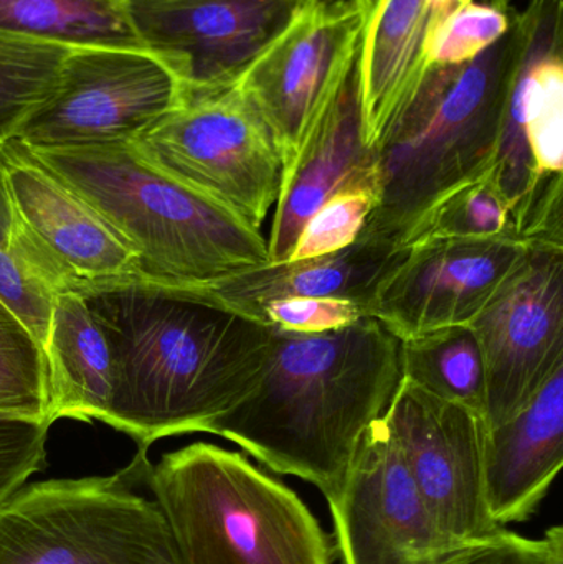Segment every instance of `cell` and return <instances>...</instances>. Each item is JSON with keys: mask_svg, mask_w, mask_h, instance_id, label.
<instances>
[{"mask_svg": "<svg viewBox=\"0 0 563 564\" xmlns=\"http://www.w3.org/2000/svg\"><path fill=\"white\" fill-rule=\"evenodd\" d=\"M370 158L372 151L364 144L356 62L281 177L267 240L271 264L290 260L304 225L331 195L372 172Z\"/></svg>", "mask_w": 563, "mask_h": 564, "instance_id": "ac0fdd59", "label": "cell"}, {"mask_svg": "<svg viewBox=\"0 0 563 564\" xmlns=\"http://www.w3.org/2000/svg\"><path fill=\"white\" fill-rule=\"evenodd\" d=\"M366 317L356 301L339 297H291L268 302L260 311L261 324L301 334H323L349 327Z\"/></svg>", "mask_w": 563, "mask_h": 564, "instance_id": "4dcf8cb0", "label": "cell"}, {"mask_svg": "<svg viewBox=\"0 0 563 564\" xmlns=\"http://www.w3.org/2000/svg\"><path fill=\"white\" fill-rule=\"evenodd\" d=\"M0 416L48 423V370L42 345L0 302ZM52 426V424H50Z\"/></svg>", "mask_w": 563, "mask_h": 564, "instance_id": "484cf974", "label": "cell"}, {"mask_svg": "<svg viewBox=\"0 0 563 564\" xmlns=\"http://www.w3.org/2000/svg\"><path fill=\"white\" fill-rule=\"evenodd\" d=\"M563 464V368L516 416L486 436L489 512L499 525L528 522Z\"/></svg>", "mask_w": 563, "mask_h": 564, "instance_id": "d6986e66", "label": "cell"}, {"mask_svg": "<svg viewBox=\"0 0 563 564\" xmlns=\"http://www.w3.org/2000/svg\"><path fill=\"white\" fill-rule=\"evenodd\" d=\"M115 367L102 423L148 453L155 441L212 434L253 391L270 358L273 327L151 281L85 295Z\"/></svg>", "mask_w": 563, "mask_h": 564, "instance_id": "6da1fadb", "label": "cell"}, {"mask_svg": "<svg viewBox=\"0 0 563 564\" xmlns=\"http://www.w3.org/2000/svg\"><path fill=\"white\" fill-rule=\"evenodd\" d=\"M75 46L0 32V144L15 139L50 98Z\"/></svg>", "mask_w": 563, "mask_h": 564, "instance_id": "cb8c5ba5", "label": "cell"}, {"mask_svg": "<svg viewBox=\"0 0 563 564\" xmlns=\"http://www.w3.org/2000/svg\"><path fill=\"white\" fill-rule=\"evenodd\" d=\"M495 238L518 241L512 234L511 205L489 169L440 197L416 221L405 248L422 241Z\"/></svg>", "mask_w": 563, "mask_h": 564, "instance_id": "d4e9b609", "label": "cell"}, {"mask_svg": "<svg viewBox=\"0 0 563 564\" xmlns=\"http://www.w3.org/2000/svg\"><path fill=\"white\" fill-rule=\"evenodd\" d=\"M138 453L112 476L25 484L0 503V564H178Z\"/></svg>", "mask_w": 563, "mask_h": 564, "instance_id": "8992f818", "label": "cell"}, {"mask_svg": "<svg viewBox=\"0 0 563 564\" xmlns=\"http://www.w3.org/2000/svg\"><path fill=\"white\" fill-rule=\"evenodd\" d=\"M377 202L373 172L344 185L304 225L288 261L326 257L346 250L359 240Z\"/></svg>", "mask_w": 563, "mask_h": 564, "instance_id": "4316f807", "label": "cell"}, {"mask_svg": "<svg viewBox=\"0 0 563 564\" xmlns=\"http://www.w3.org/2000/svg\"><path fill=\"white\" fill-rule=\"evenodd\" d=\"M400 370L402 378L422 390L485 416V370L469 325L436 328L400 340Z\"/></svg>", "mask_w": 563, "mask_h": 564, "instance_id": "603a6c76", "label": "cell"}, {"mask_svg": "<svg viewBox=\"0 0 563 564\" xmlns=\"http://www.w3.org/2000/svg\"><path fill=\"white\" fill-rule=\"evenodd\" d=\"M50 424L0 416V503L45 466Z\"/></svg>", "mask_w": 563, "mask_h": 564, "instance_id": "f546056e", "label": "cell"}, {"mask_svg": "<svg viewBox=\"0 0 563 564\" xmlns=\"http://www.w3.org/2000/svg\"><path fill=\"white\" fill-rule=\"evenodd\" d=\"M0 32L75 48H144L122 0H0Z\"/></svg>", "mask_w": 563, "mask_h": 564, "instance_id": "7402d4cb", "label": "cell"}, {"mask_svg": "<svg viewBox=\"0 0 563 564\" xmlns=\"http://www.w3.org/2000/svg\"><path fill=\"white\" fill-rule=\"evenodd\" d=\"M58 289L15 245L0 248V302L45 348Z\"/></svg>", "mask_w": 563, "mask_h": 564, "instance_id": "83f0119b", "label": "cell"}, {"mask_svg": "<svg viewBox=\"0 0 563 564\" xmlns=\"http://www.w3.org/2000/svg\"><path fill=\"white\" fill-rule=\"evenodd\" d=\"M383 420L433 522L448 542L466 549L508 529L489 512L485 476L488 424L481 413L400 378Z\"/></svg>", "mask_w": 563, "mask_h": 564, "instance_id": "30bf717a", "label": "cell"}, {"mask_svg": "<svg viewBox=\"0 0 563 564\" xmlns=\"http://www.w3.org/2000/svg\"><path fill=\"white\" fill-rule=\"evenodd\" d=\"M522 46L524 25L511 12L508 32L472 62L430 66L372 149L379 202L360 237L405 248L440 197L492 167Z\"/></svg>", "mask_w": 563, "mask_h": 564, "instance_id": "3957f363", "label": "cell"}, {"mask_svg": "<svg viewBox=\"0 0 563 564\" xmlns=\"http://www.w3.org/2000/svg\"><path fill=\"white\" fill-rule=\"evenodd\" d=\"M359 42L354 0H304L241 76L238 86L270 129L283 174L356 66Z\"/></svg>", "mask_w": 563, "mask_h": 564, "instance_id": "8fae6325", "label": "cell"}, {"mask_svg": "<svg viewBox=\"0 0 563 564\" xmlns=\"http://www.w3.org/2000/svg\"><path fill=\"white\" fill-rule=\"evenodd\" d=\"M32 151L128 241L144 281L204 288L270 264L261 231L149 165L131 141Z\"/></svg>", "mask_w": 563, "mask_h": 564, "instance_id": "277c9868", "label": "cell"}, {"mask_svg": "<svg viewBox=\"0 0 563 564\" xmlns=\"http://www.w3.org/2000/svg\"><path fill=\"white\" fill-rule=\"evenodd\" d=\"M364 144L372 151L430 69L440 23L472 0H354Z\"/></svg>", "mask_w": 563, "mask_h": 564, "instance_id": "e0dca14e", "label": "cell"}, {"mask_svg": "<svg viewBox=\"0 0 563 564\" xmlns=\"http://www.w3.org/2000/svg\"><path fill=\"white\" fill-rule=\"evenodd\" d=\"M15 231V215H13L12 198L7 185L6 171L0 158V248H9Z\"/></svg>", "mask_w": 563, "mask_h": 564, "instance_id": "d6a6232c", "label": "cell"}, {"mask_svg": "<svg viewBox=\"0 0 563 564\" xmlns=\"http://www.w3.org/2000/svg\"><path fill=\"white\" fill-rule=\"evenodd\" d=\"M400 378V338L376 318L323 334L273 327L260 381L212 434L273 473L311 484L329 502Z\"/></svg>", "mask_w": 563, "mask_h": 564, "instance_id": "7a4b0ae2", "label": "cell"}, {"mask_svg": "<svg viewBox=\"0 0 563 564\" xmlns=\"http://www.w3.org/2000/svg\"><path fill=\"white\" fill-rule=\"evenodd\" d=\"M178 564H334L320 520L243 453L194 443L145 464Z\"/></svg>", "mask_w": 563, "mask_h": 564, "instance_id": "5b68a950", "label": "cell"}, {"mask_svg": "<svg viewBox=\"0 0 563 564\" xmlns=\"http://www.w3.org/2000/svg\"><path fill=\"white\" fill-rule=\"evenodd\" d=\"M48 370V423L105 421L115 390L111 347L85 297H56L45 348Z\"/></svg>", "mask_w": 563, "mask_h": 564, "instance_id": "44dd1931", "label": "cell"}, {"mask_svg": "<svg viewBox=\"0 0 563 564\" xmlns=\"http://www.w3.org/2000/svg\"><path fill=\"white\" fill-rule=\"evenodd\" d=\"M403 254L405 248L359 237L346 250L326 257L264 264L204 288L178 291L257 322L263 305L280 299L339 297L364 307Z\"/></svg>", "mask_w": 563, "mask_h": 564, "instance_id": "ffe728a7", "label": "cell"}, {"mask_svg": "<svg viewBox=\"0 0 563 564\" xmlns=\"http://www.w3.org/2000/svg\"><path fill=\"white\" fill-rule=\"evenodd\" d=\"M439 564H563V529L551 527L539 540L505 529L488 542L456 550Z\"/></svg>", "mask_w": 563, "mask_h": 564, "instance_id": "1f68e13d", "label": "cell"}, {"mask_svg": "<svg viewBox=\"0 0 563 564\" xmlns=\"http://www.w3.org/2000/svg\"><path fill=\"white\" fill-rule=\"evenodd\" d=\"M485 370V420L506 423L563 368V248H531L522 267L469 322Z\"/></svg>", "mask_w": 563, "mask_h": 564, "instance_id": "7c38bea8", "label": "cell"}, {"mask_svg": "<svg viewBox=\"0 0 563 564\" xmlns=\"http://www.w3.org/2000/svg\"><path fill=\"white\" fill-rule=\"evenodd\" d=\"M511 25V10L472 0L453 10L436 29L430 65L453 66L472 62L495 45Z\"/></svg>", "mask_w": 563, "mask_h": 564, "instance_id": "f1b7e54d", "label": "cell"}, {"mask_svg": "<svg viewBox=\"0 0 563 564\" xmlns=\"http://www.w3.org/2000/svg\"><path fill=\"white\" fill-rule=\"evenodd\" d=\"M15 215V245L59 294L142 280L128 241L19 139L0 144Z\"/></svg>", "mask_w": 563, "mask_h": 564, "instance_id": "9c48e42d", "label": "cell"}, {"mask_svg": "<svg viewBox=\"0 0 563 564\" xmlns=\"http://www.w3.org/2000/svg\"><path fill=\"white\" fill-rule=\"evenodd\" d=\"M491 175L511 214L541 178L563 174L562 0H531Z\"/></svg>", "mask_w": 563, "mask_h": 564, "instance_id": "2e32d148", "label": "cell"}, {"mask_svg": "<svg viewBox=\"0 0 563 564\" xmlns=\"http://www.w3.org/2000/svg\"><path fill=\"white\" fill-rule=\"evenodd\" d=\"M327 506L343 564H439L462 550L433 522L383 416L364 433Z\"/></svg>", "mask_w": 563, "mask_h": 564, "instance_id": "5bb4252c", "label": "cell"}, {"mask_svg": "<svg viewBox=\"0 0 563 564\" xmlns=\"http://www.w3.org/2000/svg\"><path fill=\"white\" fill-rule=\"evenodd\" d=\"M304 0H122L142 46L178 82L182 102L240 83Z\"/></svg>", "mask_w": 563, "mask_h": 564, "instance_id": "4fadbf2b", "label": "cell"}, {"mask_svg": "<svg viewBox=\"0 0 563 564\" xmlns=\"http://www.w3.org/2000/svg\"><path fill=\"white\" fill-rule=\"evenodd\" d=\"M511 2L512 0H489V3H491V6H495L496 9L505 10V12L511 10Z\"/></svg>", "mask_w": 563, "mask_h": 564, "instance_id": "836d02e7", "label": "cell"}, {"mask_svg": "<svg viewBox=\"0 0 563 564\" xmlns=\"http://www.w3.org/2000/svg\"><path fill=\"white\" fill-rule=\"evenodd\" d=\"M152 167L261 231L280 195V152L240 86L184 101L132 139Z\"/></svg>", "mask_w": 563, "mask_h": 564, "instance_id": "52a82bcc", "label": "cell"}, {"mask_svg": "<svg viewBox=\"0 0 563 564\" xmlns=\"http://www.w3.org/2000/svg\"><path fill=\"white\" fill-rule=\"evenodd\" d=\"M531 248L508 238L410 245L364 304L400 340L468 325L522 267Z\"/></svg>", "mask_w": 563, "mask_h": 564, "instance_id": "9a60e30c", "label": "cell"}, {"mask_svg": "<svg viewBox=\"0 0 563 564\" xmlns=\"http://www.w3.org/2000/svg\"><path fill=\"white\" fill-rule=\"evenodd\" d=\"M181 105L177 79L149 50L78 46L15 139L32 149L129 142Z\"/></svg>", "mask_w": 563, "mask_h": 564, "instance_id": "ba28073f", "label": "cell"}]
</instances>
